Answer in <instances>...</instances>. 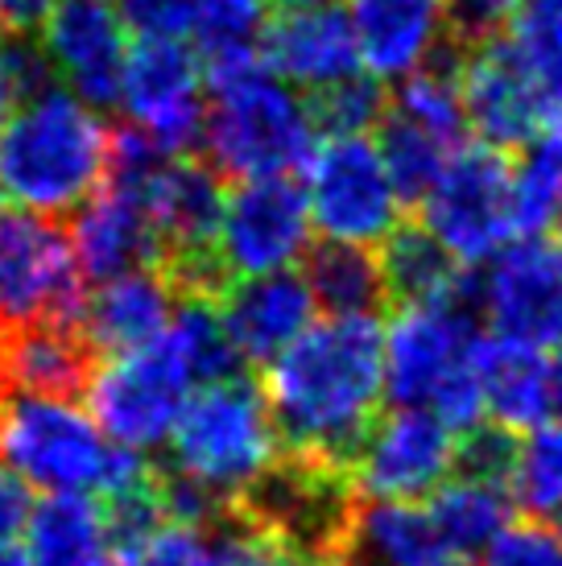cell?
Returning <instances> with one entry per match:
<instances>
[{
  "mask_svg": "<svg viewBox=\"0 0 562 566\" xmlns=\"http://www.w3.org/2000/svg\"><path fill=\"white\" fill-rule=\"evenodd\" d=\"M385 394V331L373 315H327L266 364L281 447L344 468L381 418Z\"/></svg>",
  "mask_w": 562,
  "mask_h": 566,
  "instance_id": "1",
  "label": "cell"
},
{
  "mask_svg": "<svg viewBox=\"0 0 562 566\" xmlns=\"http://www.w3.org/2000/svg\"><path fill=\"white\" fill-rule=\"evenodd\" d=\"M112 128L71 87L21 95L0 128V199L9 207L63 216L108 182Z\"/></svg>",
  "mask_w": 562,
  "mask_h": 566,
  "instance_id": "2",
  "label": "cell"
},
{
  "mask_svg": "<svg viewBox=\"0 0 562 566\" xmlns=\"http://www.w3.org/2000/svg\"><path fill=\"white\" fill-rule=\"evenodd\" d=\"M0 459L30 488L108 501L154 475L145 451L121 447L71 397L9 394L0 401Z\"/></svg>",
  "mask_w": 562,
  "mask_h": 566,
  "instance_id": "3",
  "label": "cell"
},
{
  "mask_svg": "<svg viewBox=\"0 0 562 566\" xmlns=\"http://www.w3.org/2000/svg\"><path fill=\"white\" fill-rule=\"evenodd\" d=\"M471 298L402 302L385 331V389L397 406H430L447 426L468 434L485 426V389L476 373Z\"/></svg>",
  "mask_w": 562,
  "mask_h": 566,
  "instance_id": "4",
  "label": "cell"
},
{
  "mask_svg": "<svg viewBox=\"0 0 562 566\" xmlns=\"http://www.w3.org/2000/svg\"><path fill=\"white\" fill-rule=\"evenodd\" d=\"M207 108V158L223 178H273L302 170L314 154L319 125L311 99H298L269 63H249L211 75Z\"/></svg>",
  "mask_w": 562,
  "mask_h": 566,
  "instance_id": "5",
  "label": "cell"
},
{
  "mask_svg": "<svg viewBox=\"0 0 562 566\" xmlns=\"http://www.w3.org/2000/svg\"><path fill=\"white\" fill-rule=\"evenodd\" d=\"M281 430L261 385L249 377H223L199 385L170 434V468L204 484L228 504L244 496L278 463Z\"/></svg>",
  "mask_w": 562,
  "mask_h": 566,
  "instance_id": "6",
  "label": "cell"
},
{
  "mask_svg": "<svg viewBox=\"0 0 562 566\" xmlns=\"http://www.w3.org/2000/svg\"><path fill=\"white\" fill-rule=\"evenodd\" d=\"M306 203L327 240L385 244L402 228V190L368 133L327 137L306 161Z\"/></svg>",
  "mask_w": 562,
  "mask_h": 566,
  "instance_id": "7",
  "label": "cell"
},
{
  "mask_svg": "<svg viewBox=\"0 0 562 566\" xmlns=\"http://www.w3.org/2000/svg\"><path fill=\"white\" fill-rule=\"evenodd\" d=\"M83 269L75 244L54 216L4 207L0 211V331L30 323H79L83 315Z\"/></svg>",
  "mask_w": 562,
  "mask_h": 566,
  "instance_id": "8",
  "label": "cell"
},
{
  "mask_svg": "<svg viewBox=\"0 0 562 566\" xmlns=\"http://www.w3.org/2000/svg\"><path fill=\"white\" fill-rule=\"evenodd\" d=\"M422 223L464 261H492L521 237L513 199V161L492 145H459L422 203Z\"/></svg>",
  "mask_w": 562,
  "mask_h": 566,
  "instance_id": "9",
  "label": "cell"
},
{
  "mask_svg": "<svg viewBox=\"0 0 562 566\" xmlns=\"http://www.w3.org/2000/svg\"><path fill=\"white\" fill-rule=\"evenodd\" d=\"M204 54L183 38H137L125 66L121 108L166 154H195L207 137Z\"/></svg>",
  "mask_w": 562,
  "mask_h": 566,
  "instance_id": "10",
  "label": "cell"
},
{
  "mask_svg": "<svg viewBox=\"0 0 562 566\" xmlns=\"http://www.w3.org/2000/svg\"><path fill=\"white\" fill-rule=\"evenodd\" d=\"M459 447L464 434L430 406H397L393 413H381L352 459L360 496L426 501L459 472Z\"/></svg>",
  "mask_w": 562,
  "mask_h": 566,
  "instance_id": "11",
  "label": "cell"
},
{
  "mask_svg": "<svg viewBox=\"0 0 562 566\" xmlns=\"http://www.w3.org/2000/svg\"><path fill=\"white\" fill-rule=\"evenodd\" d=\"M187 389L190 380L183 377V368L170 360V352L157 339L145 352L108 356L100 364L87 385V406H92L95 422L121 447L154 451L162 442H170L178 413L187 406Z\"/></svg>",
  "mask_w": 562,
  "mask_h": 566,
  "instance_id": "12",
  "label": "cell"
},
{
  "mask_svg": "<svg viewBox=\"0 0 562 566\" xmlns=\"http://www.w3.org/2000/svg\"><path fill=\"white\" fill-rule=\"evenodd\" d=\"M311 223L306 187H298L290 174L244 178L223 207L219 265L232 282L252 277V273L290 269L298 256H306Z\"/></svg>",
  "mask_w": 562,
  "mask_h": 566,
  "instance_id": "13",
  "label": "cell"
},
{
  "mask_svg": "<svg viewBox=\"0 0 562 566\" xmlns=\"http://www.w3.org/2000/svg\"><path fill=\"white\" fill-rule=\"evenodd\" d=\"M471 302L497 335L562 347V244L538 237L509 240L471 282Z\"/></svg>",
  "mask_w": 562,
  "mask_h": 566,
  "instance_id": "14",
  "label": "cell"
},
{
  "mask_svg": "<svg viewBox=\"0 0 562 566\" xmlns=\"http://www.w3.org/2000/svg\"><path fill=\"white\" fill-rule=\"evenodd\" d=\"M38 46L46 54L50 71L75 95L95 108L121 104L125 66L133 54L125 9L108 0H59L50 4L46 21L38 25Z\"/></svg>",
  "mask_w": 562,
  "mask_h": 566,
  "instance_id": "15",
  "label": "cell"
},
{
  "mask_svg": "<svg viewBox=\"0 0 562 566\" xmlns=\"http://www.w3.org/2000/svg\"><path fill=\"white\" fill-rule=\"evenodd\" d=\"M459 80L471 133L492 149H525L554 120L538 83L500 30L485 38H459Z\"/></svg>",
  "mask_w": 562,
  "mask_h": 566,
  "instance_id": "16",
  "label": "cell"
},
{
  "mask_svg": "<svg viewBox=\"0 0 562 566\" xmlns=\"http://www.w3.org/2000/svg\"><path fill=\"white\" fill-rule=\"evenodd\" d=\"M261 54L273 75L294 87L323 92L331 83L360 75L356 25L340 0H311L298 9H278L269 21Z\"/></svg>",
  "mask_w": 562,
  "mask_h": 566,
  "instance_id": "17",
  "label": "cell"
},
{
  "mask_svg": "<svg viewBox=\"0 0 562 566\" xmlns=\"http://www.w3.org/2000/svg\"><path fill=\"white\" fill-rule=\"evenodd\" d=\"M364 71L406 80L455 38L451 0H347Z\"/></svg>",
  "mask_w": 562,
  "mask_h": 566,
  "instance_id": "18",
  "label": "cell"
},
{
  "mask_svg": "<svg viewBox=\"0 0 562 566\" xmlns=\"http://www.w3.org/2000/svg\"><path fill=\"white\" fill-rule=\"evenodd\" d=\"M79 269L87 282H112L128 269L162 265V237L145 195L121 182H104L79 207L71 228Z\"/></svg>",
  "mask_w": 562,
  "mask_h": 566,
  "instance_id": "19",
  "label": "cell"
},
{
  "mask_svg": "<svg viewBox=\"0 0 562 566\" xmlns=\"http://www.w3.org/2000/svg\"><path fill=\"white\" fill-rule=\"evenodd\" d=\"M314 306L319 302H314L311 285L294 269L236 277L219 294V311L228 318V331H232L240 356L257 368L278 360L281 352L311 327Z\"/></svg>",
  "mask_w": 562,
  "mask_h": 566,
  "instance_id": "20",
  "label": "cell"
},
{
  "mask_svg": "<svg viewBox=\"0 0 562 566\" xmlns=\"http://www.w3.org/2000/svg\"><path fill=\"white\" fill-rule=\"evenodd\" d=\"M178 285L162 265L128 269L112 282H100L92 298L83 302L79 327L87 331L100 356H128L154 347L178 311Z\"/></svg>",
  "mask_w": 562,
  "mask_h": 566,
  "instance_id": "21",
  "label": "cell"
},
{
  "mask_svg": "<svg viewBox=\"0 0 562 566\" xmlns=\"http://www.w3.org/2000/svg\"><path fill=\"white\" fill-rule=\"evenodd\" d=\"M100 352L79 323H30V327L0 331V385L9 394H87Z\"/></svg>",
  "mask_w": 562,
  "mask_h": 566,
  "instance_id": "22",
  "label": "cell"
},
{
  "mask_svg": "<svg viewBox=\"0 0 562 566\" xmlns=\"http://www.w3.org/2000/svg\"><path fill=\"white\" fill-rule=\"evenodd\" d=\"M476 373L485 389L488 418L513 434L542 426L554 409V364L547 347L509 339V335H480L476 344Z\"/></svg>",
  "mask_w": 562,
  "mask_h": 566,
  "instance_id": "23",
  "label": "cell"
},
{
  "mask_svg": "<svg viewBox=\"0 0 562 566\" xmlns=\"http://www.w3.org/2000/svg\"><path fill=\"white\" fill-rule=\"evenodd\" d=\"M21 551L30 566H112L116 542L108 509L83 492H46L25 521Z\"/></svg>",
  "mask_w": 562,
  "mask_h": 566,
  "instance_id": "24",
  "label": "cell"
},
{
  "mask_svg": "<svg viewBox=\"0 0 562 566\" xmlns=\"http://www.w3.org/2000/svg\"><path fill=\"white\" fill-rule=\"evenodd\" d=\"M344 558L356 566H435L451 554L430 517V504L360 496Z\"/></svg>",
  "mask_w": 562,
  "mask_h": 566,
  "instance_id": "25",
  "label": "cell"
},
{
  "mask_svg": "<svg viewBox=\"0 0 562 566\" xmlns=\"http://www.w3.org/2000/svg\"><path fill=\"white\" fill-rule=\"evenodd\" d=\"M302 277L327 315H373L376 306L393 302L385 261L373 244L323 237V244L302 256Z\"/></svg>",
  "mask_w": 562,
  "mask_h": 566,
  "instance_id": "26",
  "label": "cell"
},
{
  "mask_svg": "<svg viewBox=\"0 0 562 566\" xmlns=\"http://www.w3.org/2000/svg\"><path fill=\"white\" fill-rule=\"evenodd\" d=\"M389 298L402 302H451L471 298V277L464 273V261L455 256L426 223H402L381 244Z\"/></svg>",
  "mask_w": 562,
  "mask_h": 566,
  "instance_id": "27",
  "label": "cell"
},
{
  "mask_svg": "<svg viewBox=\"0 0 562 566\" xmlns=\"http://www.w3.org/2000/svg\"><path fill=\"white\" fill-rule=\"evenodd\" d=\"M509 509H513L509 488L468 472H455L430 496V517L443 534L447 554H455V558L485 554L509 530Z\"/></svg>",
  "mask_w": 562,
  "mask_h": 566,
  "instance_id": "28",
  "label": "cell"
},
{
  "mask_svg": "<svg viewBox=\"0 0 562 566\" xmlns=\"http://www.w3.org/2000/svg\"><path fill=\"white\" fill-rule=\"evenodd\" d=\"M162 347L170 352V360L183 368L190 385H211V380L236 377L240 373V347H236L228 318L219 311V298L187 294L178 298L174 323L162 335Z\"/></svg>",
  "mask_w": 562,
  "mask_h": 566,
  "instance_id": "29",
  "label": "cell"
},
{
  "mask_svg": "<svg viewBox=\"0 0 562 566\" xmlns=\"http://www.w3.org/2000/svg\"><path fill=\"white\" fill-rule=\"evenodd\" d=\"M389 108L402 112L414 125L430 128L443 142L464 145L471 125L468 108H464V80H459V38H451L430 63L402 80Z\"/></svg>",
  "mask_w": 562,
  "mask_h": 566,
  "instance_id": "30",
  "label": "cell"
},
{
  "mask_svg": "<svg viewBox=\"0 0 562 566\" xmlns=\"http://www.w3.org/2000/svg\"><path fill=\"white\" fill-rule=\"evenodd\" d=\"M269 30V0H199L195 9V50L204 54L207 80L261 63V42Z\"/></svg>",
  "mask_w": 562,
  "mask_h": 566,
  "instance_id": "31",
  "label": "cell"
},
{
  "mask_svg": "<svg viewBox=\"0 0 562 566\" xmlns=\"http://www.w3.org/2000/svg\"><path fill=\"white\" fill-rule=\"evenodd\" d=\"M500 33L538 83L547 108L562 116V0H517Z\"/></svg>",
  "mask_w": 562,
  "mask_h": 566,
  "instance_id": "32",
  "label": "cell"
},
{
  "mask_svg": "<svg viewBox=\"0 0 562 566\" xmlns=\"http://www.w3.org/2000/svg\"><path fill=\"white\" fill-rule=\"evenodd\" d=\"M376 133H381L376 145L385 154V166H389L406 207H422L426 195L438 187V178H443V170H447V161H451L459 145L443 142L430 128L414 125V120H406L402 112L393 108L385 112V120L376 125Z\"/></svg>",
  "mask_w": 562,
  "mask_h": 566,
  "instance_id": "33",
  "label": "cell"
},
{
  "mask_svg": "<svg viewBox=\"0 0 562 566\" xmlns=\"http://www.w3.org/2000/svg\"><path fill=\"white\" fill-rule=\"evenodd\" d=\"M513 166V199L521 237H538L554 220V203L562 195V116H554Z\"/></svg>",
  "mask_w": 562,
  "mask_h": 566,
  "instance_id": "34",
  "label": "cell"
},
{
  "mask_svg": "<svg viewBox=\"0 0 562 566\" xmlns=\"http://www.w3.org/2000/svg\"><path fill=\"white\" fill-rule=\"evenodd\" d=\"M509 496L525 517H554L562 509V422H542L517 439Z\"/></svg>",
  "mask_w": 562,
  "mask_h": 566,
  "instance_id": "35",
  "label": "cell"
},
{
  "mask_svg": "<svg viewBox=\"0 0 562 566\" xmlns=\"http://www.w3.org/2000/svg\"><path fill=\"white\" fill-rule=\"evenodd\" d=\"M385 112H389V99L381 92L376 75H352L323 92H311V116L319 133H327V137L368 133L385 120Z\"/></svg>",
  "mask_w": 562,
  "mask_h": 566,
  "instance_id": "36",
  "label": "cell"
},
{
  "mask_svg": "<svg viewBox=\"0 0 562 566\" xmlns=\"http://www.w3.org/2000/svg\"><path fill=\"white\" fill-rule=\"evenodd\" d=\"M207 534H211V566H294V554L236 504H223V513L207 525Z\"/></svg>",
  "mask_w": 562,
  "mask_h": 566,
  "instance_id": "37",
  "label": "cell"
},
{
  "mask_svg": "<svg viewBox=\"0 0 562 566\" xmlns=\"http://www.w3.org/2000/svg\"><path fill=\"white\" fill-rule=\"evenodd\" d=\"M125 566H211V534L207 525L166 521L140 542L137 551L121 558Z\"/></svg>",
  "mask_w": 562,
  "mask_h": 566,
  "instance_id": "38",
  "label": "cell"
},
{
  "mask_svg": "<svg viewBox=\"0 0 562 566\" xmlns=\"http://www.w3.org/2000/svg\"><path fill=\"white\" fill-rule=\"evenodd\" d=\"M485 566H562V534L538 517L509 525L485 551Z\"/></svg>",
  "mask_w": 562,
  "mask_h": 566,
  "instance_id": "39",
  "label": "cell"
},
{
  "mask_svg": "<svg viewBox=\"0 0 562 566\" xmlns=\"http://www.w3.org/2000/svg\"><path fill=\"white\" fill-rule=\"evenodd\" d=\"M50 75V63L42 46H21V42H4L0 46V128L4 116L13 112V104L21 95L38 92Z\"/></svg>",
  "mask_w": 562,
  "mask_h": 566,
  "instance_id": "40",
  "label": "cell"
},
{
  "mask_svg": "<svg viewBox=\"0 0 562 566\" xmlns=\"http://www.w3.org/2000/svg\"><path fill=\"white\" fill-rule=\"evenodd\" d=\"M199 0H125V17L137 38H187Z\"/></svg>",
  "mask_w": 562,
  "mask_h": 566,
  "instance_id": "41",
  "label": "cell"
},
{
  "mask_svg": "<svg viewBox=\"0 0 562 566\" xmlns=\"http://www.w3.org/2000/svg\"><path fill=\"white\" fill-rule=\"evenodd\" d=\"M30 513H33L30 484L0 459V546H13L17 537L25 534Z\"/></svg>",
  "mask_w": 562,
  "mask_h": 566,
  "instance_id": "42",
  "label": "cell"
},
{
  "mask_svg": "<svg viewBox=\"0 0 562 566\" xmlns=\"http://www.w3.org/2000/svg\"><path fill=\"white\" fill-rule=\"evenodd\" d=\"M0 13H4V25L17 33L38 30L50 13V0H0Z\"/></svg>",
  "mask_w": 562,
  "mask_h": 566,
  "instance_id": "43",
  "label": "cell"
},
{
  "mask_svg": "<svg viewBox=\"0 0 562 566\" xmlns=\"http://www.w3.org/2000/svg\"><path fill=\"white\" fill-rule=\"evenodd\" d=\"M0 566H30L25 551H17V546H0Z\"/></svg>",
  "mask_w": 562,
  "mask_h": 566,
  "instance_id": "44",
  "label": "cell"
},
{
  "mask_svg": "<svg viewBox=\"0 0 562 566\" xmlns=\"http://www.w3.org/2000/svg\"><path fill=\"white\" fill-rule=\"evenodd\" d=\"M294 566H356V563L340 558V554H327V558H306V563H294Z\"/></svg>",
  "mask_w": 562,
  "mask_h": 566,
  "instance_id": "45",
  "label": "cell"
},
{
  "mask_svg": "<svg viewBox=\"0 0 562 566\" xmlns=\"http://www.w3.org/2000/svg\"><path fill=\"white\" fill-rule=\"evenodd\" d=\"M554 409L562 413V347H559V360H554Z\"/></svg>",
  "mask_w": 562,
  "mask_h": 566,
  "instance_id": "46",
  "label": "cell"
},
{
  "mask_svg": "<svg viewBox=\"0 0 562 566\" xmlns=\"http://www.w3.org/2000/svg\"><path fill=\"white\" fill-rule=\"evenodd\" d=\"M554 237H559V244H562V195H559V203H554Z\"/></svg>",
  "mask_w": 562,
  "mask_h": 566,
  "instance_id": "47",
  "label": "cell"
},
{
  "mask_svg": "<svg viewBox=\"0 0 562 566\" xmlns=\"http://www.w3.org/2000/svg\"><path fill=\"white\" fill-rule=\"evenodd\" d=\"M554 530H559V534H562V509H559V513H554Z\"/></svg>",
  "mask_w": 562,
  "mask_h": 566,
  "instance_id": "48",
  "label": "cell"
},
{
  "mask_svg": "<svg viewBox=\"0 0 562 566\" xmlns=\"http://www.w3.org/2000/svg\"><path fill=\"white\" fill-rule=\"evenodd\" d=\"M435 566H464V563H455V558H443V563H435Z\"/></svg>",
  "mask_w": 562,
  "mask_h": 566,
  "instance_id": "49",
  "label": "cell"
},
{
  "mask_svg": "<svg viewBox=\"0 0 562 566\" xmlns=\"http://www.w3.org/2000/svg\"><path fill=\"white\" fill-rule=\"evenodd\" d=\"M0 25H4V13H0Z\"/></svg>",
  "mask_w": 562,
  "mask_h": 566,
  "instance_id": "50",
  "label": "cell"
}]
</instances>
